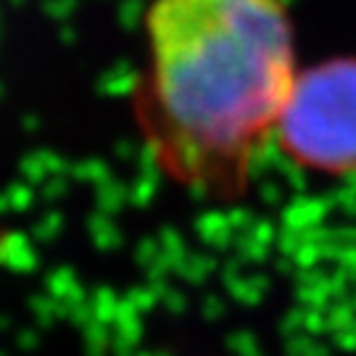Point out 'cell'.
I'll list each match as a JSON object with an SVG mask.
<instances>
[{"label":"cell","mask_w":356,"mask_h":356,"mask_svg":"<svg viewBox=\"0 0 356 356\" xmlns=\"http://www.w3.org/2000/svg\"><path fill=\"white\" fill-rule=\"evenodd\" d=\"M132 114L166 179L209 201L248 191L291 92L296 32L282 0H151Z\"/></svg>","instance_id":"1"},{"label":"cell","mask_w":356,"mask_h":356,"mask_svg":"<svg viewBox=\"0 0 356 356\" xmlns=\"http://www.w3.org/2000/svg\"><path fill=\"white\" fill-rule=\"evenodd\" d=\"M272 140L304 172L354 177L356 56H332L298 69Z\"/></svg>","instance_id":"2"}]
</instances>
